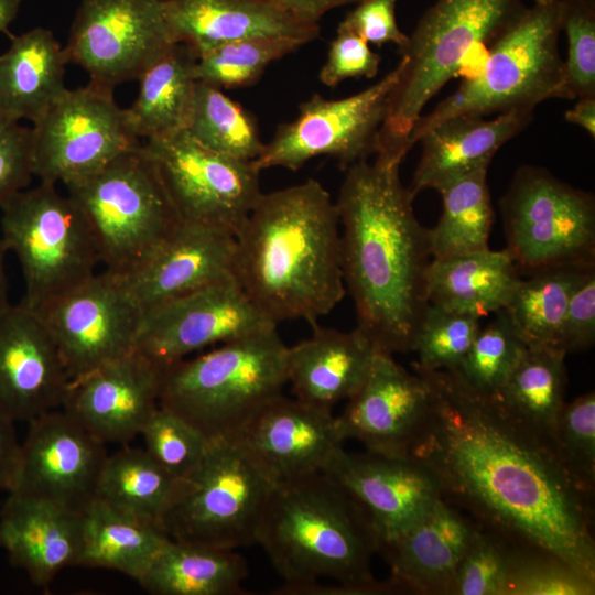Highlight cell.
<instances>
[{
	"label": "cell",
	"mask_w": 595,
	"mask_h": 595,
	"mask_svg": "<svg viewBox=\"0 0 595 595\" xmlns=\"http://www.w3.org/2000/svg\"><path fill=\"white\" fill-rule=\"evenodd\" d=\"M413 369L431 399L408 455L434 475L442 498L516 547L595 576L592 500L553 450L456 371Z\"/></svg>",
	"instance_id": "1"
},
{
	"label": "cell",
	"mask_w": 595,
	"mask_h": 595,
	"mask_svg": "<svg viewBox=\"0 0 595 595\" xmlns=\"http://www.w3.org/2000/svg\"><path fill=\"white\" fill-rule=\"evenodd\" d=\"M410 147L381 142L375 160L346 169L336 199L342 272L357 328L377 351L412 353L429 305L433 260L429 229L415 217V195L400 180Z\"/></svg>",
	"instance_id": "2"
},
{
	"label": "cell",
	"mask_w": 595,
	"mask_h": 595,
	"mask_svg": "<svg viewBox=\"0 0 595 595\" xmlns=\"http://www.w3.org/2000/svg\"><path fill=\"white\" fill-rule=\"evenodd\" d=\"M235 240V278L277 325H313L346 294L336 203L316 180L262 192Z\"/></svg>",
	"instance_id": "3"
},
{
	"label": "cell",
	"mask_w": 595,
	"mask_h": 595,
	"mask_svg": "<svg viewBox=\"0 0 595 595\" xmlns=\"http://www.w3.org/2000/svg\"><path fill=\"white\" fill-rule=\"evenodd\" d=\"M256 543L281 585L309 584L305 595L400 594L389 578L372 575L379 540L366 510L323 472L275 484Z\"/></svg>",
	"instance_id": "4"
},
{
	"label": "cell",
	"mask_w": 595,
	"mask_h": 595,
	"mask_svg": "<svg viewBox=\"0 0 595 595\" xmlns=\"http://www.w3.org/2000/svg\"><path fill=\"white\" fill-rule=\"evenodd\" d=\"M288 346L269 328L162 367L159 403L208 441L232 439L286 383Z\"/></svg>",
	"instance_id": "5"
},
{
	"label": "cell",
	"mask_w": 595,
	"mask_h": 595,
	"mask_svg": "<svg viewBox=\"0 0 595 595\" xmlns=\"http://www.w3.org/2000/svg\"><path fill=\"white\" fill-rule=\"evenodd\" d=\"M562 0L526 7L489 46L484 66L414 123L410 142L439 122L459 115L488 116L531 110L564 98V60L559 52Z\"/></svg>",
	"instance_id": "6"
},
{
	"label": "cell",
	"mask_w": 595,
	"mask_h": 595,
	"mask_svg": "<svg viewBox=\"0 0 595 595\" xmlns=\"http://www.w3.org/2000/svg\"><path fill=\"white\" fill-rule=\"evenodd\" d=\"M91 230L105 270L127 275L182 223L142 147L64 185Z\"/></svg>",
	"instance_id": "7"
},
{
	"label": "cell",
	"mask_w": 595,
	"mask_h": 595,
	"mask_svg": "<svg viewBox=\"0 0 595 595\" xmlns=\"http://www.w3.org/2000/svg\"><path fill=\"white\" fill-rule=\"evenodd\" d=\"M523 0H436L399 48L402 69L379 136L409 140L422 110L475 47H489Z\"/></svg>",
	"instance_id": "8"
},
{
	"label": "cell",
	"mask_w": 595,
	"mask_h": 595,
	"mask_svg": "<svg viewBox=\"0 0 595 595\" xmlns=\"http://www.w3.org/2000/svg\"><path fill=\"white\" fill-rule=\"evenodd\" d=\"M56 185L40 181L0 205V234L23 274L20 303L33 311L91 278L100 263L85 215Z\"/></svg>",
	"instance_id": "9"
},
{
	"label": "cell",
	"mask_w": 595,
	"mask_h": 595,
	"mask_svg": "<svg viewBox=\"0 0 595 595\" xmlns=\"http://www.w3.org/2000/svg\"><path fill=\"white\" fill-rule=\"evenodd\" d=\"M275 484L234 440L209 441L161 526L175 541L228 550L253 544Z\"/></svg>",
	"instance_id": "10"
},
{
	"label": "cell",
	"mask_w": 595,
	"mask_h": 595,
	"mask_svg": "<svg viewBox=\"0 0 595 595\" xmlns=\"http://www.w3.org/2000/svg\"><path fill=\"white\" fill-rule=\"evenodd\" d=\"M507 250L520 273L595 264V198L548 170H517L500 199Z\"/></svg>",
	"instance_id": "11"
},
{
	"label": "cell",
	"mask_w": 595,
	"mask_h": 595,
	"mask_svg": "<svg viewBox=\"0 0 595 595\" xmlns=\"http://www.w3.org/2000/svg\"><path fill=\"white\" fill-rule=\"evenodd\" d=\"M142 147L182 223L237 235L262 193L252 162L213 151L185 130Z\"/></svg>",
	"instance_id": "12"
},
{
	"label": "cell",
	"mask_w": 595,
	"mask_h": 595,
	"mask_svg": "<svg viewBox=\"0 0 595 595\" xmlns=\"http://www.w3.org/2000/svg\"><path fill=\"white\" fill-rule=\"evenodd\" d=\"M402 62L370 87L345 98L314 94L299 106L294 120L281 125L261 154L252 161L258 171L270 167L300 170L313 158H335L342 167L376 153L390 96Z\"/></svg>",
	"instance_id": "13"
},
{
	"label": "cell",
	"mask_w": 595,
	"mask_h": 595,
	"mask_svg": "<svg viewBox=\"0 0 595 595\" xmlns=\"http://www.w3.org/2000/svg\"><path fill=\"white\" fill-rule=\"evenodd\" d=\"M112 91L90 82L85 87L66 89L33 123L34 176L65 185L141 144Z\"/></svg>",
	"instance_id": "14"
},
{
	"label": "cell",
	"mask_w": 595,
	"mask_h": 595,
	"mask_svg": "<svg viewBox=\"0 0 595 595\" xmlns=\"http://www.w3.org/2000/svg\"><path fill=\"white\" fill-rule=\"evenodd\" d=\"M174 44L164 0H82L64 50L90 83L113 89Z\"/></svg>",
	"instance_id": "15"
},
{
	"label": "cell",
	"mask_w": 595,
	"mask_h": 595,
	"mask_svg": "<svg viewBox=\"0 0 595 595\" xmlns=\"http://www.w3.org/2000/svg\"><path fill=\"white\" fill-rule=\"evenodd\" d=\"M34 312L71 380L134 351L144 314L123 278L107 270Z\"/></svg>",
	"instance_id": "16"
},
{
	"label": "cell",
	"mask_w": 595,
	"mask_h": 595,
	"mask_svg": "<svg viewBox=\"0 0 595 595\" xmlns=\"http://www.w3.org/2000/svg\"><path fill=\"white\" fill-rule=\"evenodd\" d=\"M277 327L228 278L143 314L136 350L161 367L215 344Z\"/></svg>",
	"instance_id": "17"
},
{
	"label": "cell",
	"mask_w": 595,
	"mask_h": 595,
	"mask_svg": "<svg viewBox=\"0 0 595 595\" xmlns=\"http://www.w3.org/2000/svg\"><path fill=\"white\" fill-rule=\"evenodd\" d=\"M28 424L15 482L9 493L83 513L96 499L108 455L106 444L62 409Z\"/></svg>",
	"instance_id": "18"
},
{
	"label": "cell",
	"mask_w": 595,
	"mask_h": 595,
	"mask_svg": "<svg viewBox=\"0 0 595 595\" xmlns=\"http://www.w3.org/2000/svg\"><path fill=\"white\" fill-rule=\"evenodd\" d=\"M322 472L363 506L379 547L411 528L442 498L434 475L409 455L349 453L340 446Z\"/></svg>",
	"instance_id": "19"
},
{
	"label": "cell",
	"mask_w": 595,
	"mask_h": 595,
	"mask_svg": "<svg viewBox=\"0 0 595 595\" xmlns=\"http://www.w3.org/2000/svg\"><path fill=\"white\" fill-rule=\"evenodd\" d=\"M161 374L134 350L72 379L61 409L104 444L127 445L160 405Z\"/></svg>",
	"instance_id": "20"
},
{
	"label": "cell",
	"mask_w": 595,
	"mask_h": 595,
	"mask_svg": "<svg viewBox=\"0 0 595 595\" xmlns=\"http://www.w3.org/2000/svg\"><path fill=\"white\" fill-rule=\"evenodd\" d=\"M430 399L424 376L408 371L393 355L376 351L361 386L336 415L338 434L343 442L356 440L370 452L408 455Z\"/></svg>",
	"instance_id": "21"
},
{
	"label": "cell",
	"mask_w": 595,
	"mask_h": 595,
	"mask_svg": "<svg viewBox=\"0 0 595 595\" xmlns=\"http://www.w3.org/2000/svg\"><path fill=\"white\" fill-rule=\"evenodd\" d=\"M69 381L37 313L21 303L0 312V412L28 423L61 409Z\"/></svg>",
	"instance_id": "22"
},
{
	"label": "cell",
	"mask_w": 595,
	"mask_h": 595,
	"mask_svg": "<svg viewBox=\"0 0 595 595\" xmlns=\"http://www.w3.org/2000/svg\"><path fill=\"white\" fill-rule=\"evenodd\" d=\"M230 440L277 483L322 472L343 443L333 411L283 393L262 405Z\"/></svg>",
	"instance_id": "23"
},
{
	"label": "cell",
	"mask_w": 595,
	"mask_h": 595,
	"mask_svg": "<svg viewBox=\"0 0 595 595\" xmlns=\"http://www.w3.org/2000/svg\"><path fill=\"white\" fill-rule=\"evenodd\" d=\"M235 236L181 223L134 271L122 277L143 313L215 282L235 278Z\"/></svg>",
	"instance_id": "24"
},
{
	"label": "cell",
	"mask_w": 595,
	"mask_h": 595,
	"mask_svg": "<svg viewBox=\"0 0 595 595\" xmlns=\"http://www.w3.org/2000/svg\"><path fill=\"white\" fill-rule=\"evenodd\" d=\"M477 528L469 516L440 498L416 523L379 547L390 582L400 594L451 595Z\"/></svg>",
	"instance_id": "25"
},
{
	"label": "cell",
	"mask_w": 595,
	"mask_h": 595,
	"mask_svg": "<svg viewBox=\"0 0 595 595\" xmlns=\"http://www.w3.org/2000/svg\"><path fill=\"white\" fill-rule=\"evenodd\" d=\"M175 43L197 57L224 43L260 36H283L306 44L320 34L278 0H164Z\"/></svg>",
	"instance_id": "26"
},
{
	"label": "cell",
	"mask_w": 595,
	"mask_h": 595,
	"mask_svg": "<svg viewBox=\"0 0 595 595\" xmlns=\"http://www.w3.org/2000/svg\"><path fill=\"white\" fill-rule=\"evenodd\" d=\"M0 547L37 586L79 564L82 513L9 493L0 510Z\"/></svg>",
	"instance_id": "27"
},
{
	"label": "cell",
	"mask_w": 595,
	"mask_h": 595,
	"mask_svg": "<svg viewBox=\"0 0 595 595\" xmlns=\"http://www.w3.org/2000/svg\"><path fill=\"white\" fill-rule=\"evenodd\" d=\"M531 110H513L487 120L459 115L445 119L420 138L422 153L410 191H440L456 178L489 166L496 152L522 131L532 119Z\"/></svg>",
	"instance_id": "28"
},
{
	"label": "cell",
	"mask_w": 595,
	"mask_h": 595,
	"mask_svg": "<svg viewBox=\"0 0 595 595\" xmlns=\"http://www.w3.org/2000/svg\"><path fill=\"white\" fill-rule=\"evenodd\" d=\"M376 351L357 327L344 332L315 323L309 338L286 349V383L294 398L333 411L361 386Z\"/></svg>",
	"instance_id": "29"
},
{
	"label": "cell",
	"mask_w": 595,
	"mask_h": 595,
	"mask_svg": "<svg viewBox=\"0 0 595 595\" xmlns=\"http://www.w3.org/2000/svg\"><path fill=\"white\" fill-rule=\"evenodd\" d=\"M66 63L64 47L48 29L12 37L0 55V112L36 122L66 91Z\"/></svg>",
	"instance_id": "30"
},
{
	"label": "cell",
	"mask_w": 595,
	"mask_h": 595,
	"mask_svg": "<svg viewBox=\"0 0 595 595\" xmlns=\"http://www.w3.org/2000/svg\"><path fill=\"white\" fill-rule=\"evenodd\" d=\"M520 274L507 249L433 259L428 272L429 303L482 318L507 306Z\"/></svg>",
	"instance_id": "31"
},
{
	"label": "cell",
	"mask_w": 595,
	"mask_h": 595,
	"mask_svg": "<svg viewBox=\"0 0 595 595\" xmlns=\"http://www.w3.org/2000/svg\"><path fill=\"white\" fill-rule=\"evenodd\" d=\"M169 541L156 522L95 499L82 513L78 565L113 570L138 582Z\"/></svg>",
	"instance_id": "32"
},
{
	"label": "cell",
	"mask_w": 595,
	"mask_h": 595,
	"mask_svg": "<svg viewBox=\"0 0 595 595\" xmlns=\"http://www.w3.org/2000/svg\"><path fill=\"white\" fill-rule=\"evenodd\" d=\"M248 574L236 550L170 539L138 583L152 595H240Z\"/></svg>",
	"instance_id": "33"
},
{
	"label": "cell",
	"mask_w": 595,
	"mask_h": 595,
	"mask_svg": "<svg viewBox=\"0 0 595 595\" xmlns=\"http://www.w3.org/2000/svg\"><path fill=\"white\" fill-rule=\"evenodd\" d=\"M196 56L176 43L139 76L138 96L126 109L132 132L139 139H155L185 130L197 80Z\"/></svg>",
	"instance_id": "34"
},
{
	"label": "cell",
	"mask_w": 595,
	"mask_h": 595,
	"mask_svg": "<svg viewBox=\"0 0 595 595\" xmlns=\"http://www.w3.org/2000/svg\"><path fill=\"white\" fill-rule=\"evenodd\" d=\"M565 356L560 349L527 347L494 394L510 416L552 450L556 420L565 402Z\"/></svg>",
	"instance_id": "35"
},
{
	"label": "cell",
	"mask_w": 595,
	"mask_h": 595,
	"mask_svg": "<svg viewBox=\"0 0 595 595\" xmlns=\"http://www.w3.org/2000/svg\"><path fill=\"white\" fill-rule=\"evenodd\" d=\"M122 446L107 455L96 499L161 526L184 480L167 473L143 447Z\"/></svg>",
	"instance_id": "36"
},
{
	"label": "cell",
	"mask_w": 595,
	"mask_h": 595,
	"mask_svg": "<svg viewBox=\"0 0 595 595\" xmlns=\"http://www.w3.org/2000/svg\"><path fill=\"white\" fill-rule=\"evenodd\" d=\"M593 267L595 264L552 268L521 279L504 311L527 347L560 349L570 296L583 274Z\"/></svg>",
	"instance_id": "37"
},
{
	"label": "cell",
	"mask_w": 595,
	"mask_h": 595,
	"mask_svg": "<svg viewBox=\"0 0 595 595\" xmlns=\"http://www.w3.org/2000/svg\"><path fill=\"white\" fill-rule=\"evenodd\" d=\"M488 166L463 175L439 191L442 215L429 229L433 259L485 250L495 213L487 184Z\"/></svg>",
	"instance_id": "38"
},
{
	"label": "cell",
	"mask_w": 595,
	"mask_h": 595,
	"mask_svg": "<svg viewBox=\"0 0 595 595\" xmlns=\"http://www.w3.org/2000/svg\"><path fill=\"white\" fill-rule=\"evenodd\" d=\"M185 131L206 148L252 162L263 151L256 118L220 88L197 82Z\"/></svg>",
	"instance_id": "39"
},
{
	"label": "cell",
	"mask_w": 595,
	"mask_h": 595,
	"mask_svg": "<svg viewBox=\"0 0 595 595\" xmlns=\"http://www.w3.org/2000/svg\"><path fill=\"white\" fill-rule=\"evenodd\" d=\"M304 45L283 36L237 40L215 46L196 57L194 76L218 88L235 89L255 85L274 61Z\"/></svg>",
	"instance_id": "40"
},
{
	"label": "cell",
	"mask_w": 595,
	"mask_h": 595,
	"mask_svg": "<svg viewBox=\"0 0 595 595\" xmlns=\"http://www.w3.org/2000/svg\"><path fill=\"white\" fill-rule=\"evenodd\" d=\"M527 349L504 310L482 326L467 355L454 370L472 388L494 396Z\"/></svg>",
	"instance_id": "41"
},
{
	"label": "cell",
	"mask_w": 595,
	"mask_h": 595,
	"mask_svg": "<svg viewBox=\"0 0 595 595\" xmlns=\"http://www.w3.org/2000/svg\"><path fill=\"white\" fill-rule=\"evenodd\" d=\"M553 450L574 485L592 500L595 487L594 391L564 402L556 420Z\"/></svg>",
	"instance_id": "42"
},
{
	"label": "cell",
	"mask_w": 595,
	"mask_h": 595,
	"mask_svg": "<svg viewBox=\"0 0 595 595\" xmlns=\"http://www.w3.org/2000/svg\"><path fill=\"white\" fill-rule=\"evenodd\" d=\"M480 318L429 303L421 318L412 353L413 364L430 370H456L467 355Z\"/></svg>",
	"instance_id": "43"
},
{
	"label": "cell",
	"mask_w": 595,
	"mask_h": 595,
	"mask_svg": "<svg viewBox=\"0 0 595 595\" xmlns=\"http://www.w3.org/2000/svg\"><path fill=\"white\" fill-rule=\"evenodd\" d=\"M592 576L562 558L517 547L504 595H593Z\"/></svg>",
	"instance_id": "44"
},
{
	"label": "cell",
	"mask_w": 595,
	"mask_h": 595,
	"mask_svg": "<svg viewBox=\"0 0 595 595\" xmlns=\"http://www.w3.org/2000/svg\"><path fill=\"white\" fill-rule=\"evenodd\" d=\"M140 435L143 448L177 479L188 478L201 465L209 441L186 420L159 405Z\"/></svg>",
	"instance_id": "45"
},
{
	"label": "cell",
	"mask_w": 595,
	"mask_h": 595,
	"mask_svg": "<svg viewBox=\"0 0 595 595\" xmlns=\"http://www.w3.org/2000/svg\"><path fill=\"white\" fill-rule=\"evenodd\" d=\"M516 549L478 526L455 573L451 595H504Z\"/></svg>",
	"instance_id": "46"
},
{
	"label": "cell",
	"mask_w": 595,
	"mask_h": 595,
	"mask_svg": "<svg viewBox=\"0 0 595 595\" xmlns=\"http://www.w3.org/2000/svg\"><path fill=\"white\" fill-rule=\"evenodd\" d=\"M562 31L567 37L564 98L595 96L594 1L562 0Z\"/></svg>",
	"instance_id": "47"
},
{
	"label": "cell",
	"mask_w": 595,
	"mask_h": 595,
	"mask_svg": "<svg viewBox=\"0 0 595 595\" xmlns=\"http://www.w3.org/2000/svg\"><path fill=\"white\" fill-rule=\"evenodd\" d=\"M33 176L31 128L0 112V205Z\"/></svg>",
	"instance_id": "48"
},
{
	"label": "cell",
	"mask_w": 595,
	"mask_h": 595,
	"mask_svg": "<svg viewBox=\"0 0 595 595\" xmlns=\"http://www.w3.org/2000/svg\"><path fill=\"white\" fill-rule=\"evenodd\" d=\"M380 60L363 37L338 25L318 77L328 87L348 78H372L379 71Z\"/></svg>",
	"instance_id": "49"
},
{
	"label": "cell",
	"mask_w": 595,
	"mask_h": 595,
	"mask_svg": "<svg viewBox=\"0 0 595 595\" xmlns=\"http://www.w3.org/2000/svg\"><path fill=\"white\" fill-rule=\"evenodd\" d=\"M595 342V267L575 285L564 315L559 348L565 354L588 349Z\"/></svg>",
	"instance_id": "50"
},
{
	"label": "cell",
	"mask_w": 595,
	"mask_h": 595,
	"mask_svg": "<svg viewBox=\"0 0 595 595\" xmlns=\"http://www.w3.org/2000/svg\"><path fill=\"white\" fill-rule=\"evenodd\" d=\"M398 0H360L339 23L340 26L363 37L368 44L382 46L392 43L403 47L409 39L398 25Z\"/></svg>",
	"instance_id": "51"
},
{
	"label": "cell",
	"mask_w": 595,
	"mask_h": 595,
	"mask_svg": "<svg viewBox=\"0 0 595 595\" xmlns=\"http://www.w3.org/2000/svg\"><path fill=\"white\" fill-rule=\"evenodd\" d=\"M14 421L0 412V491H11L20 462L21 443Z\"/></svg>",
	"instance_id": "52"
},
{
	"label": "cell",
	"mask_w": 595,
	"mask_h": 595,
	"mask_svg": "<svg viewBox=\"0 0 595 595\" xmlns=\"http://www.w3.org/2000/svg\"><path fill=\"white\" fill-rule=\"evenodd\" d=\"M286 10L299 19L318 24L320 19L329 10L360 0H278Z\"/></svg>",
	"instance_id": "53"
},
{
	"label": "cell",
	"mask_w": 595,
	"mask_h": 595,
	"mask_svg": "<svg viewBox=\"0 0 595 595\" xmlns=\"http://www.w3.org/2000/svg\"><path fill=\"white\" fill-rule=\"evenodd\" d=\"M565 120L583 128L592 138L595 137V96L578 98L573 108L565 112Z\"/></svg>",
	"instance_id": "54"
},
{
	"label": "cell",
	"mask_w": 595,
	"mask_h": 595,
	"mask_svg": "<svg viewBox=\"0 0 595 595\" xmlns=\"http://www.w3.org/2000/svg\"><path fill=\"white\" fill-rule=\"evenodd\" d=\"M22 0H0V32H8L15 19Z\"/></svg>",
	"instance_id": "55"
},
{
	"label": "cell",
	"mask_w": 595,
	"mask_h": 595,
	"mask_svg": "<svg viewBox=\"0 0 595 595\" xmlns=\"http://www.w3.org/2000/svg\"><path fill=\"white\" fill-rule=\"evenodd\" d=\"M8 250L0 234V312L6 310L10 305L8 295V281L4 267V258Z\"/></svg>",
	"instance_id": "56"
},
{
	"label": "cell",
	"mask_w": 595,
	"mask_h": 595,
	"mask_svg": "<svg viewBox=\"0 0 595 595\" xmlns=\"http://www.w3.org/2000/svg\"><path fill=\"white\" fill-rule=\"evenodd\" d=\"M549 0H534V2H547Z\"/></svg>",
	"instance_id": "57"
}]
</instances>
